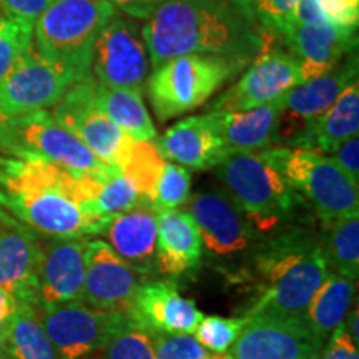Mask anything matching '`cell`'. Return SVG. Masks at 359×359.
<instances>
[{
    "mask_svg": "<svg viewBox=\"0 0 359 359\" xmlns=\"http://www.w3.org/2000/svg\"><path fill=\"white\" fill-rule=\"evenodd\" d=\"M142 37L154 69L188 53L250 65L276 42L248 0H170L148 17Z\"/></svg>",
    "mask_w": 359,
    "mask_h": 359,
    "instance_id": "cell-1",
    "label": "cell"
},
{
    "mask_svg": "<svg viewBox=\"0 0 359 359\" xmlns=\"http://www.w3.org/2000/svg\"><path fill=\"white\" fill-rule=\"evenodd\" d=\"M100 178L0 154V208L40 235H103L110 219L92 212Z\"/></svg>",
    "mask_w": 359,
    "mask_h": 359,
    "instance_id": "cell-2",
    "label": "cell"
},
{
    "mask_svg": "<svg viewBox=\"0 0 359 359\" xmlns=\"http://www.w3.org/2000/svg\"><path fill=\"white\" fill-rule=\"evenodd\" d=\"M253 271L258 296L245 318L273 316L304 321L308 304L327 273L318 233L286 224L268 240L258 241Z\"/></svg>",
    "mask_w": 359,
    "mask_h": 359,
    "instance_id": "cell-3",
    "label": "cell"
},
{
    "mask_svg": "<svg viewBox=\"0 0 359 359\" xmlns=\"http://www.w3.org/2000/svg\"><path fill=\"white\" fill-rule=\"evenodd\" d=\"M215 170L223 190L235 200L258 235L281 230L294 217L302 198L263 151L233 155Z\"/></svg>",
    "mask_w": 359,
    "mask_h": 359,
    "instance_id": "cell-4",
    "label": "cell"
},
{
    "mask_svg": "<svg viewBox=\"0 0 359 359\" xmlns=\"http://www.w3.org/2000/svg\"><path fill=\"white\" fill-rule=\"evenodd\" d=\"M116 12L109 0H55L34 24V48L85 79L103 25Z\"/></svg>",
    "mask_w": 359,
    "mask_h": 359,
    "instance_id": "cell-5",
    "label": "cell"
},
{
    "mask_svg": "<svg viewBox=\"0 0 359 359\" xmlns=\"http://www.w3.org/2000/svg\"><path fill=\"white\" fill-rule=\"evenodd\" d=\"M263 155L311 205L320 222L359 215L358 183L330 155L288 147L266 148Z\"/></svg>",
    "mask_w": 359,
    "mask_h": 359,
    "instance_id": "cell-6",
    "label": "cell"
},
{
    "mask_svg": "<svg viewBox=\"0 0 359 359\" xmlns=\"http://www.w3.org/2000/svg\"><path fill=\"white\" fill-rule=\"evenodd\" d=\"M246 65L230 58L188 53L154 69L147 80L148 97L161 123L200 109Z\"/></svg>",
    "mask_w": 359,
    "mask_h": 359,
    "instance_id": "cell-7",
    "label": "cell"
},
{
    "mask_svg": "<svg viewBox=\"0 0 359 359\" xmlns=\"http://www.w3.org/2000/svg\"><path fill=\"white\" fill-rule=\"evenodd\" d=\"M0 154L24 160L50 161L72 172L93 177H103L115 167L102 163L45 109L0 118Z\"/></svg>",
    "mask_w": 359,
    "mask_h": 359,
    "instance_id": "cell-8",
    "label": "cell"
},
{
    "mask_svg": "<svg viewBox=\"0 0 359 359\" xmlns=\"http://www.w3.org/2000/svg\"><path fill=\"white\" fill-rule=\"evenodd\" d=\"M39 316L58 359H93L128 320L127 313L103 311L85 302L39 304Z\"/></svg>",
    "mask_w": 359,
    "mask_h": 359,
    "instance_id": "cell-9",
    "label": "cell"
},
{
    "mask_svg": "<svg viewBox=\"0 0 359 359\" xmlns=\"http://www.w3.org/2000/svg\"><path fill=\"white\" fill-rule=\"evenodd\" d=\"M95 85L97 80L88 74L67 90L50 114L102 163L120 167L127 158L133 140L98 109Z\"/></svg>",
    "mask_w": 359,
    "mask_h": 359,
    "instance_id": "cell-10",
    "label": "cell"
},
{
    "mask_svg": "<svg viewBox=\"0 0 359 359\" xmlns=\"http://www.w3.org/2000/svg\"><path fill=\"white\" fill-rule=\"evenodd\" d=\"M148 53L137 19L116 11L93 47L92 77L103 87L142 93L147 87Z\"/></svg>",
    "mask_w": 359,
    "mask_h": 359,
    "instance_id": "cell-11",
    "label": "cell"
},
{
    "mask_svg": "<svg viewBox=\"0 0 359 359\" xmlns=\"http://www.w3.org/2000/svg\"><path fill=\"white\" fill-rule=\"evenodd\" d=\"M80 80L75 72L43 58L32 45L0 83V118L55 105Z\"/></svg>",
    "mask_w": 359,
    "mask_h": 359,
    "instance_id": "cell-12",
    "label": "cell"
},
{
    "mask_svg": "<svg viewBox=\"0 0 359 359\" xmlns=\"http://www.w3.org/2000/svg\"><path fill=\"white\" fill-rule=\"evenodd\" d=\"M188 201V213L198 226L201 245L210 258L231 262L255 250L262 235L223 188L201 190Z\"/></svg>",
    "mask_w": 359,
    "mask_h": 359,
    "instance_id": "cell-13",
    "label": "cell"
},
{
    "mask_svg": "<svg viewBox=\"0 0 359 359\" xmlns=\"http://www.w3.org/2000/svg\"><path fill=\"white\" fill-rule=\"evenodd\" d=\"M302 67L290 52L275 45L255 58L240 80L222 93L210 111H243L275 102L288 90L303 83Z\"/></svg>",
    "mask_w": 359,
    "mask_h": 359,
    "instance_id": "cell-14",
    "label": "cell"
},
{
    "mask_svg": "<svg viewBox=\"0 0 359 359\" xmlns=\"http://www.w3.org/2000/svg\"><path fill=\"white\" fill-rule=\"evenodd\" d=\"M323 348L304 321L251 316L226 359H321Z\"/></svg>",
    "mask_w": 359,
    "mask_h": 359,
    "instance_id": "cell-15",
    "label": "cell"
},
{
    "mask_svg": "<svg viewBox=\"0 0 359 359\" xmlns=\"http://www.w3.org/2000/svg\"><path fill=\"white\" fill-rule=\"evenodd\" d=\"M358 80V55L353 53L343 64H338L320 77L296 85L278 98L281 107L278 142L293 145L296 138L318 120L336 102L348 85Z\"/></svg>",
    "mask_w": 359,
    "mask_h": 359,
    "instance_id": "cell-16",
    "label": "cell"
},
{
    "mask_svg": "<svg viewBox=\"0 0 359 359\" xmlns=\"http://www.w3.org/2000/svg\"><path fill=\"white\" fill-rule=\"evenodd\" d=\"M151 280L123 262L103 240L90 238L85 253L83 302L103 311L128 313L135 294Z\"/></svg>",
    "mask_w": 359,
    "mask_h": 359,
    "instance_id": "cell-17",
    "label": "cell"
},
{
    "mask_svg": "<svg viewBox=\"0 0 359 359\" xmlns=\"http://www.w3.org/2000/svg\"><path fill=\"white\" fill-rule=\"evenodd\" d=\"M90 236L40 235L39 304L83 302L85 253Z\"/></svg>",
    "mask_w": 359,
    "mask_h": 359,
    "instance_id": "cell-18",
    "label": "cell"
},
{
    "mask_svg": "<svg viewBox=\"0 0 359 359\" xmlns=\"http://www.w3.org/2000/svg\"><path fill=\"white\" fill-rule=\"evenodd\" d=\"M40 233L0 208V288L39 304Z\"/></svg>",
    "mask_w": 359,
    "mask_h": 359,
    "instance_id": "cell-19",
    "label": "cell"
},
{
    "mask_svg": "<svg viewBox=\"0 0 359 359\" xmlns=\"http://www.w3.org/2000/svg\"><path fill=\"white\" fill-rule=\"evenodd\" d=\"M358 27L338 25L321 20L313 24H293L281 39L288 45V52L302 67L304 82L320 77L356 50Z\"/></svg>",
    "mask_w": 359,
    "mask_h": 359,
    "instance_id": "cell-20",
    "label": "cell"
},
{
    "mask_svg": "<svg viewBox=\"0 0 359 359\" xmlns=\"http://www.w3.org/2000/svg\"><path fill=\"white\" fill-rule=\"evenodd\" d=\"M127 314L150 334H193L203 318L195 302L180 294L170 280L143 283Z\"/></svg>",
    "mask_w": 359,
    "mask_h": 359,
    "instance_id": "cell-21",
    "label": "cell"
},
{
    "mask_svg": "<svg viewBox=\"0 0 359 359\" xmlns=\"http://www.w3.org/2000/svg\"><path fill=\"white\" fill-rule=\"evenodd\" d=\"M201 257V236L188 210L156 213V271L180 280L200 268Z\"/></svg>",
    "mask_w": 359,
    "mask_h": 359,
    "instance_id": "cell-22",
    "label": "cell"
},
{
    "mask_svg": "<svg viewBox=\"0 0 359 359\" xmlns=\"http://www.w3.org/2000/svg\"><path fill=\"white\" fill-rule=\"evenodd\" d=\"M165 160L191 170H210L228 158L210 114L180 120L156 142Z\"/></svg>",
    "mask_w": 359,
    "mask_h": 359,
    "instance_id": "cell-23",
    "label": "cell"
},
{
    "mask_svg": "<svg viewBox=\"0 0 359 359\" xmlns=\"http://www.w3.org/2000/svg\"><path fill=\"white\" fill-rule=\"evenodd\" d=\"M212 122L228 158L240 154H255L278 142L281 107L278 98L266 105L243 111H210Z\"/></svg>",
    "mask_w": 359,
    "mask_h": 359,
    "instance_id": "cell-24",
    "label": "cell"
},
{
    "mask_svg": "<svg viewBox=\"0 0 359 359\" xmlns=\"http://www.w3.org/2000/svg\"><path fill=\"white\" fill-rule=\"evenodd\" d=\"M103 235L123 262L147 276L156 271V212L151 206H137L110 219Z\"/></svg>",
    "mask_w": 359,
    "mask_h": 359,
    "instance_id": "cell-25",
    "label": "cell"
},
{
    "mask_svg": "<svg viewBox=\"0 0 359 359\" xmlns=\"http://www.w3.org/2000/svg\"><path fill=\"white\" fill-rule=\"evenodd\" d=\"M359 130V83L354 80L336 98L333 105L314 120L304 132L296 138L290 148L320 151L331 155L341 143L356 137Z\"/></svg>",
    "mask_w": 359,
    "mask_h": 359,
    "instance_id": "cell-26",
    "label": "cell"
},
{
    "mask_svg": "<svg viewBox=\"0 0 359 359\" xmlns=\"http://www.w3.org/2000/svg\"><path fill=\"white\" fill-rule=\"evenodd\" d=\"M356 294V281L327 269L325 280L308 304L304 323L311 333L326 344L331 333L343 325Z\"/></svg>",
    "mask_w": 359,
    "mask_h": 359,
    "instance_id": "cell-27",
    "label": "cell"
},
{
    "mask_svg": "<svg viewBox=\"0 0 359 359\" xmlns=\"http://www.w3.org/2000/svg\"><path fill=\"white\" fill-rule=\"evenodd\" d=\"M0 356L8 359H58L40 323L39 304H19L0 336Z\"/></svg>",
    "mask_w": 359,
    "mask_h": 359,
    "instance_id": "cell-28",
    "label": "cell"
},
{
    "mask_svg": "<svg viewBox=\"0 0 359 359\" xmlns=\"http://www.w3.org/2000/svg\"><path fill=\"white\" fill-rule=\"evenodd\" d=\"M95 103L133 142H151L156 138V128L143 103L142 93L103 87L97 82Z\"/></svg>",
    "mask_w": 359,
    "mask_h": 359,
    "instance_id": "cell-29",
    "label": "cell"
},
{
    "mask_svg": "<svg viewBox=\"0 0 359 359\" xmlns=\"http://www.w3.org/2000/svg\"><path fill=\"white\" fill-rule=\"evenodd\" d=\"M320 248L327 269L358 281L359 275V215L323 219Z\"/></svg>",
    "mask_w": 359,
    "mask_h": 359,
    "instance_id": "cell-30",
    "label": "cell"
},
{
    "mask_svg": "<svg viewBox=\"0 0 359 359\" xmlns=\"http://www.w3.org/2000/svg\"><path fill=\"white\" fill-rule=\"evenodd\" d=\"M137 206L148 205L132 180L125 177L118 167H114L98 180L97 195L92 201V212L97 218L111 219L116 215L128 212Z\"/></svg>",
    "mask_w": 359,
    "mask_h": 359,
    "instance_id": "cell-31",
    "label": "cell"
},
{
    "mask_svg": "<svg viewBox=\"0 0 359 359\" xmlns=\"http://www.w3.org/2000/svg\"><path fill=\"white\" fill-rule=\"evenodd\" d=\"M165 161L167 160L161 156L158 148L151 142H132L127 158L118 167L125 177L132 180L148 206H151L155 187L158 183Z\"/></svg>",
    "mask_w": 359,
    "mask_h": 359,
    "instance_id": "cell-32",
    "label": "cell"
},
{
    "mask_svg": "<svg viewBox=\"0 0 359 359\" xmlns=\"http://www.w3.org/2000/svg\"><path fill=\"white\" fill-rule=\"evenodd\" d=\"M191 198V175L188 168L173 161H165L155 187L151 210L156 213L178 210Z\"/></svg>",
    "mask_w": 359,
    "mask_h": 359,
    "instance_id": "cell-33",
    "label": "cell"
},
{
    "mask_svg": "<svg viewBox=\"0 0 359 359\" xmlns=\"http://www.w3.org/2000/svg\"><path fill=\"white\" fill-rule=\"evenodd\" d=\"M93 359H156V356L150 333L128 316Z\"/></svg>",
    "mask_w": 359,
    "mask_h": 359,
    "instance_id": "cell-34",
    "label": "cell"
},
{
    "mask_svg": "<svg viewBox=\"0 0 359 359\" xmlns=\"http://www.w3.org/2000/svg\"><path fill=\"white\" fill-rule=\"evenodd\" d=\"M32 20L6 15L0 19V83L19 58L34 45Z\"/></svg>",
    "mask_w": 359,
    "mask_h": 359,
    "instance_id": "cell-35",
    "label": "cell"
},
{
    "mask_svg": "<svg viewBox=\"0 0 359 359\" xmlns=\"http://www.w3.org/2000/svg\"><path fill=\"white\" fill-rule=\"evenodd\" d=\"M246 318L203 316L195 330V338L206 351L224 354L241 333Z\"/></svg>",
    "mask_w": 359,
    "mask_h": 359,
    "instance_id": "cell-36",
    "label": "cell"
},
{
    "mask_svg": "<svg viewBox=\"0 0 359 359\" xmlns=\"http://www.w3.org/2000/svg\"><path fill=\"white\" fill-rule=\"evenodd\" d=\"M150 336L156 359H206L212 354L201 346L193 334L154 333Z\"/></svg>",
    "mask_w": 359,
    "mask_h": 359,
    "instance_id": "cell-37",
    "label": "cell"
},
{
    "mask_svg": "<svg viewBox=\"0 0 359 359\" xmlns=\"http://www.w3.org/2000/svg\"><path fill=\"white\" fill-rule=\"evenodd\" d=\"M259 24L268 30L273 37H280L285 34L291 24V17L296 4L299 0H248Z\"/></svg>",
    "mask_w": 359,
    "mask_h": 359,
    "instance_id": "cell-38",
    "label": "cell"
},
{
    "mask_svg": "<svg viewBox=\"0 0 359 359\" xmlns=\"http://www.w3.org/2000/svg\"><path fill=\"white\" fill-rule=\"evenodd\" d=\"M323 17L338 25L358 27L359 0H320Z\"/></svg>",
    "mask_w": 359,
    "mask_h": 359,
    "instance_id": "cell-39",
    "label": "cell"
},
{
    "mask_svg": "<svg viewBox=\"0 0 359 359\" xmlns=\"http://www.w3.org/2000/svg\"><path fill=\"white\" fill-rule=\"evenodd\" d=\"M321 359H359V344L351 339L344 325H339L327 338Z\"/></svg>",
    "mask_w": 359,
    "mask_h": 359,
    "instance_id": "cell-40",
    "label": "cell"
},
{
    "mask_svg": "<svg viewBox=\"0 0 359 359\" xmlns=\"http://www.w3.org/2000/svg\"><path fill=\"white\" fill-rule=\"evenodd\" d=\"M341 168L346 172L349 178L354 183L359 182V138L356 137L348 138L346 142L341 143L338 150L330 155Z\"/></svg>",
    "mask_w": 359,
    "mask_h": 359,
    "instance_id": "cell-41",
    "label": "cell"
},
{
    "mask_svg": "<svg viewBox=\"0 0 359 359\" xmlns=\"http://www.w3.org/2000/svg\"><path fill=\"white\" fill-rule=\"evenodd\" d=\"M53 2L55 0H0V7L7 15L35 22Z\"/></svg>",
    "mask_w": 359,
    "mask_h": 359,
    "instance_id": "cell-42",
    "label": "cell"
},
{
    "mask_svg": "<svg viewBox=\"0 0 359 359\" xmlns=\"http://www.w3.org/2000/svg\"><path fill=\"white\" fill-rule=\"evenodd\" d=\"M116 11L137 20H147L160 6L170 0H109Z\"/></svg>",
    "mask_w": 359,
    "mask_h": 359,
    "instance_id": "cell-43",
    "label": "cell"
},
{
    "mask_svg": "<svg viewBox=\"0 0 359 359\" xmlns=\"http://www.w3.org/2000/svg\"><path fill=\"white\" fill-rule=\"evenodd\" d=\"M19 299L15 298L12 293H8L7 290L0 288V336L6 331L7 323L11 321L12 314L15 313V309L19 308Z\"/></svg>",
    "mask_w": 359,
    "mask_h": 359,
    "instance_id": "cell-44",
    "label": "cell"
},
{
    "mask_svg": "<svg viewBox=\"0 0 359 359\" xmlns=\"http://www.w3.org/2000/svg\"><path fill=\"white\" fill-rule=\"evenodd\" d=\"M206 359H226V353H224V354H213L212 353Z\"/></svg>",
    "mask_w": 359,
    "mask_h": 359,
    "instance_id": "cell-45",
    "label": "cell"
},
{
    "mask_svg": "<svg viewBox=\"0 0 359 359\" xmlns=\"http://www.w3.org/2000/svg\"><path fill=\"white\" fill-rule=\"evenodd\" d=\"M0 359H8L7 356H0Z\"/></svg>",
    "mask_w": 359,
    "mask_h": 359,
    "instance_id": "cell-46",
    "label": "cell"
}]
</instances>
